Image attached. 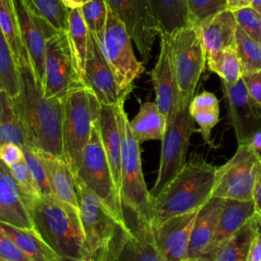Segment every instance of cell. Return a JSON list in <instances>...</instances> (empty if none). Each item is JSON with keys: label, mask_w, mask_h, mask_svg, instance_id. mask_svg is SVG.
<instances>
[{"label": "cell", "mask_w": 261, "mask_h": 261, "mask_svg": "<svg viewBox=\"0 0 261 261\" xmlns=\"http://www.w3.org/2000/svg\"><path fill=\"white\" fill-rule=\"evenodd\" d=\"M17 68L19 93L11 99L23 125L29 146L63 159V101L45 97L31 62Z\"/></svg>", "instance_id": "obj_1"}, {"label": "cell", "mask_w": 261, "mask_h": 261, "mask_svg": "<svg viewBox=\"0 0 261 261\" xmlns=\"http://www.w3.org/2000/svg\"><path fill=\"white\" fill-rule=\"evenodd\" d=\"M217 166L193 153L180 171L152 200L151 227L168 218L198 211L212 196Z\"/></svg>", "instance_id": "obj_2"}, {"label": "cell", "mask_w": 261, "mask_h": 261, "mask_svg": "<svg viewBox=\"0 0 261 261\" xmlns=\"http://www.w3.org/2000/svg\"><path fill=\"white\" fill-rule=\"evenodd\" d=\"M35 230L62 261H88L80 209L40 196L30 209Z\"/></svg>", "instance_id": "obj_3"}, {"label": "cell", "mask_w": 261, "mask_h": 261, "mask_svg": "<svg viewBox=\"0 0 261 261\" xmlns=\"http://www.w3.org/2000/svg\"><path fill=\"white\" fill-rule=\"evenodd\" d=\"M75 188L88 261H116L132 236L128 225L85 185L75 180Z\"/></svg>", "instance_id": "obj_4"}, {"label": "cell", "mask_w": 261, "mask_h": 261, "mask_svg": "<svg viewBox=\"0 0 261 261\" xmlns=\"http://www.w3.org/2000/svg\"><path fill=\"white\" fill-rule=\"evenodd\" d=\"M125 99L122 98L115 105L122 142L119 195L122 208L135 213L151 226L152 197L142 170L140 144L132 133L129 119L124 110Z\"/></svg>", "instance_id": "obj_5"}, {"label": "cell", "mask_w": 261, "mask_h": 261, "mask_svg": "<svg viewBox=\"0 0 261 261\" xmlns=\"http://www.w3.org/2000/svg\"><path fill=\"white\" fill-rule=\"evenodd\" d=\"M101 104L88 88L75 91L63 100V159L75 176L93 127L98 120Z\"/></svg>", "instance_id": "obj_6"}, {"label": "cell", "mask_w": 261, "mask_h": 261, "mask_svg": "<svg viewBox=\"0 0 261 261\" xmlns=\"http://www.w3.org/2000/svg\"><path fill=\"white\" fill-rule=\"evenodd\" d=\"M46 37L43 92L47 98L63 101L86 86L77 69L66 32L51 31Z\"/></svg>", "instance_id": "obj_7"}, {"label": "cell", "mask_w": 261, "mask_h": 261, "mask_svg": "<svg viewBox=\"0 0 261 261\" xmlns=\"http://www.w3.org/2000/svg\"><path fill=\"white\" fill-rule=\"evenodd\" d=\"M74 179L93 192L120 221L125 222L119 191L114 182L96 121Z\"/></svg>", "instance_id": "obj_8"}, {"label": "cell", "mask_w": 261, "mask_h": 261, "mask_svg": "<svg viewBox=\"0 0 261 261\" xmlns=\"http://www.w3.org/2000/svg\"><path fill=\"white\" fill-rule=\"evenodd\" d=\"M190 104L178 99L173 115L166 124V130L161 140V154L158 174L150 191L152 200L157 198L172 178L186 164L190 138L194 132V119L190 114Z\"/></svg>", "instance_id": "obj_9"}, {"label": "cell", "mask_w": 261, "mask_h": 261, "mask_svg": "<svg viewBox=\"0 0 261 261\" xmlns=\"http://www.w3.org/2000/svg\"><path fill=\"white\" fill-rule=\"evenodd\" d=\"M96 37L121 91H133L134 82L145 71V65L136 57L125 28L110 10L103 31Z\"/></svg>", "instance_id": "obj_10"}, {"label": "cell", "mask_w": 261, "mask_h": 261, "mask_svg": "<svg viewBox=\"0 0 261 261\" xmlns=\"http://www.w3.org/2000/svg\"><path fill=\"white\" fill-rule=\"evenodd\" d=\"M261 175V154L248 144H241L234 155L217 166L211 197L252 200L254 187Z\"/></svg>", "instance_id": "obj_11"}, {"label": "cell", "mask_w": 261, "mask_h": 261, "mask_svg": "<svg viewBox=\"0 0 261 261\" xmlns=\"http://www.w3.org/2000/svg\"><path fill=\"white\" fill-rule=\"evenodd\" d=\"M168 39L179 97L190 104L206 64L201 36L195 27L189 24Z\"/></svg>", "instance_id": "obj_12"}, {"label": "cell", "mask_w": 261, "mask_h": 261, "mask_svg": "<svg viewBox=\"0 0 261 261\" xmlns=\"http://www.w3.org/2000/svg\"><path fill=\"white\" fill-rule=\"evenodd\" d=\"M109 10L123 24L144 63L148 62L156 37L158 21L149 0H106Z\"/></svg>", "instance_id": "obj_13"}, {"label": "cell", "mask_w": 261, "mask_h": 261, "mask_svg": "<svg viewBox=\"0 0 261 261\" xmlns=\"http://www.w3.org/2000/svg\"><path fill=\"white\" fill-rule=\"evenodd\" d=\"M83 81L86 88L94 93L101 105L115 106L122 98H127L132 92L121 91L101 52L97 37L92 33H90Z\"/></svg>", "instance_id": "obj_14"}, {"label": "cell", "mask_w": 261, "mask_h": 261, "mask_svg": "<svg viewBox=\"0 0 261 261\" xmlns=\"http://www.w3.org/2000/svg\"><path fill=\"white\" fill-rule=\"evenodd\" d=\"M221 83L229 122L239 145L246 144L253 134L261 129V106L251 97L243 79L233 84Z\"/></svg>", "instance_id": "obj_15"}, {"label": "cell", "mask_w": 261, "mask_h": 261, "mask_svg": "<svg viewBox=\"0 0 261 261\" xmlns=\"http://www.w3.org/2000/svg\"><path fill=\"white\" fill-rule=\"evenodd\" d=\"M198 211L177 215L152 226L155 246L164 261L189 258L191 233Z\"/></svg>", "instance_id": "obj_16"}, {"label": "cell", "mask_w": 261, "mask_h": 261, "mask_svg": "<svg viewBox=\"0 0 261 261\" xmlns=\"http://www.w3.org/2000/svg\"><path fill=\"white\" fill-rule=\"evenodd\" d=\"M151 81L156 95L155 103L167 124L179 99L170 43L167 37L160 36V51L156 64L151 71Z\"/></svg>", "instance_id": "obj_17"}, {"label": "cell", "mask_w": 261, "mask_h": 261, "mask_svg": "<svg viewBox=\"0 0 261 261\" xmlns=\"http://www.w3.org/2000/svg\"><path fill=\"white\" fill-rule=\"evenodd\" d=\"M31 202L23 194L10 168L0 160V222L35 230Z\"/></svg>", "instance_id": "obj_18"}, {"label": "cell", "mask_w": 261, "mask_h": 261, "mask_svg": "<svg viewBox=\"0 0 261 261\" xmlns=\"http://www.w3.org/2000/svg\"><path fill=\"white\" fill-rule=\"evenodd\" d=\"M23 47L29 55L38 81L43 82L46 50V33L52 29L40 20L28 7L23 0H13Z\"/></svg>", "instance_id": "obj_19"}, {"label": "cell", "mask_w": 261, "mask_h": 261, "mask_svg": "<svg viewBox=\"0 0 261 261\" xmlns=\"http://www.w3.org/2000/svg\"><path fill=\"white\" fill-rule=\"evenodd\" d=\"M237 29L234 14L228 9L219 12L201 29H197L201 36L209 68L214 65L224 50L236 49Z\"/></svg>", "instance_id": "obj_20"}, {"label": "cell", "mask_w": 261, "mask_h": 261, "mask_svg": "<svg viewBox=\"0 0 261 261\" xmlns=\"http://www.w3.org/2000/svg\"><path fill=\"white\" fill-rule=\"evenodd\" d=\"M224 199L211 197L197 212L189 248V258H202L216 233Z\"/></svg>", "instance_id": "obj_21"}, {"label": "cell", "mask_w": 261, "mask_h": 261, "mask_svg": "<svg viewBox=\"0 0 261 261\" xmlns=\"http://www.w3.org/2000/svg\"><path fill=\"white\" fill-rule=\"evenodd\" d=\"M123 214L132 236L116 261H164L155 246L151 226L128 210L123 209Z\"/></svg>", "instance_id": "obj_22"}, {"label": "cell", "mask_w": 261, "mask_h": 261, "mask_svg": "<svg viewBox=\"0 0 261 261\" xmlns=\"http://www.w3.org/2000/svg\"><path fill=\"white\" fill-rule=\"evenodd\" d=\"M255 215L253 199L247 201L224 199V206L216 233L209 249L202 258L212 261L218 248Z\"/></svg>", "instance_id": "obj_23"}, {"label": "cell", "mask_w": 261, "mask_h": 261, "mask_svg": "<svg viewBox=\"0 0 261 261\" xmlns=\"http://www.w3.org/2000/svg\"><path fill=\"white\" fill-rule=\"evenodd\" d=\"M99 134L105 150L111 173L116 185L120 189L121 177V130L117 118L115 106L101 105L98 117Z\"/></svg>", "instance_id": "obj_24"}, {"label": "cell", "mask_w": 261, "mask_h": 261, "mask_svg": "<svg viewBox=\"0 0 261 261\" xmlns=\"http://www.w3.org/2000/svg\"><path fill=\"white\" fill-rule=\"evenodd\" d=\"M42 156L47 166L53 196L59 201L80 209L74 176L68 164L63 159L46 153H42Z\"/></svg>", "instance_id": "obj_25"}, {"label": "cell", "mask_w": 261, "mask_h": 261, "mask_svg": "<svg viewBox=\"0 0 261 261\" xmlns=\"http://www.w3.org/2000/svg\"><path fill=\"white\" fill-rule=\"evenodd\" d=\"M158 21L160 36L172 37L190 24L188 0H149Z\"/></svg>", "instance_id": "obj_26"}, {"label": "cell", "mask_w": 261, "mask_h": 261, "mask_svg": "<svg viewBox=\"0 0 261 261\" xmlns=\"http://www.w3.org/2000/svg\"><path fill=\"white\" fill-rule=\"evenodd\" d=\"M133 135L139 144L162 140L166 130V120L159 111L155 102H144L141 104L137 115L129 120Z\"/></svg>", "instance_id": "obj_27"}, {"label": "cell", "mask_w": 261, "mask_h": 261, "mask_svg": "<svg viewBox=\"0 0 261 261\" xmlns=\"http://www.w3.org/2000/svg\"><path fill=\"white\" fill-rule=\"evenodd\" d=\"M0 228L33 261H62L36 230L19 228L0 222Z\"/></svg>", "instance_id": "obj_28"}, {"label": "cell", "mask_w": 261, "mask_h": 261, "mask_svg": "<svg viewBox=\"0 0 261 261\" xmlns=\"http://www.w3.org/2000/svg\"><path fill=\"white\" fill-rule=\"evenodd\" d=\"M257 232L255 215L218 248L212 261H248L250 245Z\"/></svg>", "instance_id": "obj_29"}, {"label": "cell", "mask_w": 261, "mask_h": 261, "mask_svg": "<svg viewBox=\"0 0 261 261\" xmlns=\"http://www.w3.org/2000/svg\"><path fill=\"white\" fill-rule=\"evenodd\" d=\"M4 143H13L20 148L29 146L23 125L11 97L0 90V145Z\"/></svg>", "instance_id": "obj_30"}, {"label": "cell", "mask_w": 261, "mask_h": 261, "mask_svg": "<svg viewBox=\"0 0 261 261\" xmlns=\"http://www.w3.org/2000/svg\"><path fill=\"white\" fill-rule=\"evenodd\" d=\"M0 28L10 46L17 67L31 62L22 44L13 0H0Z\"/></svg>", "instance_id": "obj_31"}, {"label": "cell", "mask_w": 261, "mask_h": 261, "mask_svg": "<svg viewBox=\"0 0 261 261\" xmlns=\"http://www.w3.org/2000/svg\"><path fill=\"white\" fill-rule=\"evenodd\" d=\"M69 45L80 71V74L83 79L88 47L90 42V31L87 28L84 18L81 13V9H71L68 12V24L66 31Z\"/></svg>", "instance_id": "obj_32"}, {"label": "cell", "mask_w": 261, "mask_h": 261, "mask_svg": "<svg viewBox=\"0 0 261 261\" xmlns=\"http://www.w3.org/2000/svg\"><path fill=\"white\" fill-rule=\"evenodd\" d=\"M31 11L55 31H67L69 10L61 0H23Z\"/></svg>", "instance_id": "obj_33"}, {"label": "cell", "mask_w": 261, "mask_h": 261, "mask_svg": "<svg viewBox=\"0 0 261 261\" xmlns=\"http://www.w3.org/2000/svg\"><path fill=\"white\" fill-rule=\"evenodd\" d=\"M0 90L11 98L19 93V72L10 46L0 28Z\"/></svg>", "instance_id": "obj_34"}, {"label": "cell", "mask_w": 261, "mask_h": 261, "mask_svg": "<svg viewBox=\"0 0 261 261\" xmlns=\"http://www.w3.org/2000/svg\"><path fill=\"white\" fill-rule=\"evenodd\" d=\"M236 52L243 67V74L261 70V44L249 37L239 25L236 32Z\"/></svg>", "instance_id": "obj_35"}, {"label": "cell", "mask_w": 261, "mask_h": 261, "mask_svg": "<svg viewBox=\"0 0 261 261\" xmlns=\"http://www.w3.org/2000/svg\"><path fill=\"white\" fill-rule=\"evenodd\" d=\"M225 9L226 0H188L190 24L198 30Z\"/></svg>", "instance_id": "obj_36"}, {"label": "cell", "mask_w": 261, "mask_h": 261, "mask_svg": "<svg viewBox=\"0 0 261 261\" xmlns=\"http://www.w3.org/2000/svg\"><path fill=\"white\" fill-rule=\"evenodd\" d=\"M24 161L31 170L33 177L38 186L41 196H53L47 166L45 164L42 153L35 148L27 146L22 148Z\"/></svg>", "instance_id": "obj_37"}, {"label": "cell", "mask_w": 261, "mask_h": 261, "mask_svg": "<svg viewBox=\"0 0 261 261\" xmlns=\"http://www.w3.org/2000/svg\"><path fill=\"white\" fill-rule=\"evenodd\" d=\"M217 73L221 81L226 84H233L243 77V67L234 48L224 50L214 65L209 68Z\"/></svg>", "instance_id": "obj_38"}, {"label": "cell", "mask_w": 261, "mask_h": 261, "mask_svg": "<svg viewBox=\"0 0 261 261\" xmlns=\"http://www.w3.org/2000/svg\"><path fill=\"white\" fill-rule=\"evenodd\" d=\"M80 9L90 33L99 35L107 21L109 8L106 0H88Z\"/></svg>", "instance_id": "obj_39"}, {"label": "cell", "mask_w": 261, "mask_h": 261, "mask_svg": "<svg viewBox=\"0 0 261 261\" xmlns=\"http://www.w3.org/2000/svg\"><path fill=\"white\" fill-rule=\"evenodd\" d=\"M232 12L238 25L254 41L261 44V15L251 6Z\"/></svg>", "instance_id": "obj_40"}, {"label": "cell", "mask_w": 261, "mask_h": 261, "mask_svg": "<svg viewBox=\"0 0 261 261\" xmlns=\"http://www.w3.org/2000/svg\"><path fill=\"white\" fill-rule=\"evenodd\" d=\"M9 168H10L11 173H12L13 177L15 178L17 185L19 186V188L21 189L23 194L30 200L31 207H32L33 202L37 198H39L41 195H40L38 186L33 177V174H32L31 170L29 169L24 159L16 164L10 166Z\"/></svg>", "instance_id": "obj_41"}, {"label": "cell", "mask_w": 261, "mask_h": 261, "mask_svg": "<svg viewBox=\"0 0 261 261\" xmlns=\"http://www.w3.org/2000/svg\"><path fill=\"white\" fill-rule=\"evenodd\" d=\"M219 113L220 109H213L207 111H200L192 114L194 121L200 126L199 132L201 133L203 140L206 144L213 147V143L211 141V130L219 121Z\"/></svg>", "instance_id": "obj_42"}, {"label": "cell", "mask_w": 261, "mask_h": 261, "mask_svg": "<svg viewBox=\"0 0 261 261\" xmlns=\"http://www.w3.org/2000/svg\"><path fill=\"white\" fill-rule=\"evenodd\" d=\"M0 261H33L0 228Z\"/></svg>", "instance_id": "obj_43"}, {"label": "cell", "mask_w": 261, "mask_h": 261, "mask_svg": "<svg viewBox=\"0 0 261 261\" xmlns=\"http://www.w3.org/2000/svg\"><path fill=\"white\" fill-rule=\"evenodd\" d=\"M218 108H219L218 99L213 93L208 91H203L202 93L195 95L189 106L191 115L196 112L213 110Z\"/></svg>", "instance_id": "obj_44"}, {"label": "cell", "mask_w": 261, "mask_h": 261, "mask_svg": "<svg viewBox=\"0 0 261 261\" xmlns=\"http://www.w3.org/2000/svg\"><path fill=\"white\" fill-rule=\"evenodd\" d=\"M23 151L18 145L13 143H4L0 145V160L8 167L23 160Z\"/></svg>", "instance_id": "obj_45"}, {"label": "cell", "mask_w": 261, "mask_h": 261, "mask_svg": "<svg viewBox=\"0 0 261 261\" xmlns=\"http://www.w3.org/2000/svg\"><path fill=\"white\" fill-rule=\"evenodd\" d=\"M243 81L251 97L261 106V70L243 74Z\"/></svg>", "instance_id": "obj_46"}, {"label": "cell", "mask_w": 261, "mask_h": 261, "mask_svg": "<svg viewBox=\"0 0 261 261\" xmlns=\"http://www.w3.org/2000/svg\"><path fill=\"white\" fill-rule=\"evenodd\" d=\"M248 261H261V232L256 233L250 245Z\"/></svg>", "instance_id": "obj_47"}, {"label": "cell", "mask_w": 261, "mask_h": 261, "mask_svg": "<svg viewBox=\"0 0 261 261\" xmlns=\"http://www.w3.org/2000/svg\"><path fill=\"white\" fill-rule=\"evenodd\" d=\"M253 202L255 206V213L257 216L261 217V175L259 176L254 190H253Z\"/></svg>", "instance_id": "obj_48"}, {"label": "cell", "mask_w": 261, "mask_h": 261, "mask_svg": "<svg viewBox=\"0 0 261 261\" xmlns=\"http://www.w3.org/2000/svg\"><path fill=\"white\" fill-rule=\"evenodd\" d=\"M253 0H226V7L228 10L234 11L241 8L251 6Z\"/></svg>", "instance_id": "obj_49"}, {"label": "cell", "mask_w": 261, "mask_h": 261, "mask_svg": "<svg viewBox=\"0 0 261 261\" xmlns=\"http://www.w3.org/2000/svg\"><path fill=\"white\" fill-rule=\"evenodd\" d=\"M246 144L261 154V129L253 134V136L248 140Z\"/></svg>", "instance_id": "obj_50"}, {"label": "cell", "mask_w": 261, "mask_h": 261, "mask_svg": "<svg viewBox=\"0 0 261 261\" xmlns=\"http://www.w3.org/2000/svg\"><path fill=\"white\" fill-rule=\"evenodd\" d=\"M88 0H61L62 4L68 9H76V8H81Z\"/></svg>", "instance_id": "obj_51"}, {"label": "cell", "mask_w": 261, "mask_h": 261, "mask_svg": "<svg viewBox=\"0 0 261 261\" xmlns=\"http://www.w3.org/2000/svg\"><path fill=\"white\" fill-rule=\"evenodd\" d=\"M251 7L261 15V0H253Z\"/></svg>", "instance_id": "obj_52"}, {"label": "cell", "mask_w": 261, "mask_h": 261, "mask_svg": "<svg viewBox=\"0 0 261 261\" xmlns=\"http://www.w3.org/2000/svg\"><path fill=\"white\" fill-rule=\"evenodd\" d=\"M185 261H210V260H207L204 258H188Z\"/></svg>", "instance_id": "obj_53"}, {"label": "cell", "mask_w": 261, "mask_h": 261, "mask_svg": "<svg viewBox=\"0 0 261 261\" xmlns=\"http://www.w3.org/2000/svg\"><path fill=\"white\" fill-rule=\"evenodd\" d=\"M257 226H258V232H261V217L257 216Z\"/></svg>", "instance_id": "obj_54"}]
</instances>
